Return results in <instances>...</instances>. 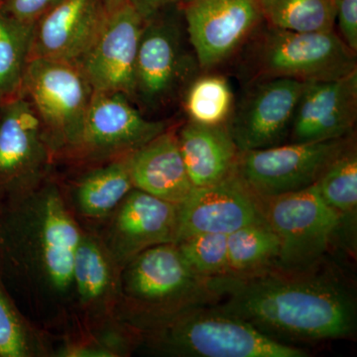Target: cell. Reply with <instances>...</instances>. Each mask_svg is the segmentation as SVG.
<instances>
[{
    "instance_id": "cell-1",
    "label": "cell",
    "mask_w": 357,
    "mask_h": 357,
    "mask_svg": "<svg viewBox=\"0 0 357 357\" xmlns=\"http://www.w3.org/2000/svg\"><path fill=\"white\" fill-rule=\"evenodd\" d=\"M208 288L215 297L213 304L279 342L337 340L356 330L351 293L312 270L218 277L208 280Z\"/></svg>"
},
{
    "instance_id": "cell-2",
    "label": "cell",
    "mask_w": 357,
    "mask_h": 357,
    "mask_svg": "<svg viewBox=\"0 0 357 357\" xmlns=\"http://www.w3.org/2000/svg\"><path fill=\"white\" fill-rule=\"evenodd\" d=\"M155 321L151 344L185 357H307L299 347L273 340L213 303L192 305Z\"/></svg>"
},
{
    "instance_id": "cell-3",
    "label": "cell",
    "mask_w": 357,
    "mask_h": 357,
    "mask_svg": "<svg viewBox=\"0 0 357 357\" xmlns=\"http://www.w3.org/2000/svg\"><path fill=\"white\" fill-rule=\"evenodd\" d=\"M243 50L250 79L283 77L311 83L357 70L356 53L335 30L294 32L263 23Z\"/></svg>"
},
{
    "instance_id": "cell-4",
    "label": "cell",
    "mask_w": 357,
    "mask_h": 357,
    "mask_svg": "<svg viewBox=\"0 0 357 357\" xmlns=\"http://www.w3.org/2000/svg\"><path fill=\"white\" fill-rule=\"evenodd\" d=\"M201 72L180 6L144 21L136 59L134 100L145 109H162L182 98Z\"/></svg>"
},
{
    "instance_id": "cell-5",
    "label": "cell",
    "mask_w": 357,
    "mask_h": 357,
    "mask_svg": "<svg viewBox=\"0 0 357 357\" xmlns=\"http://www.w3.org/2000/svg\"><path fill=\"white\" fill-rule=\"evenodd\" d=\"M260 199L265 220L280 241L277 269L295 273L314 270L340 229L337 213L319 196L316 184Z\"/></svg>"
},
{
    "instance_id": "cell-6",
    "label": "cell",
    "mask_w": 357,
    "mask_h": 357,
    "mask_svg": "<svg viewBox=\"0 0 357 357\" xmlns=\"http://www.w3.org/2000/svg\"><path fill=\"white\" fill-rule=\"evenodd\" d=\"M38 115L51 149L74 151L83 131L93 89L72 63L32 59L21 93Z\"/></svg>"
},
{
    "instance_id": "cell-7",
    "label": "cell",
    "mask_w": 357,
    "mask_h": 357,
    "mask_svg": "<svg viewBox=\"0 0 357 357\" xmlns=\"http://www.w3.org/2000/svg\"><path fill=\"white\" fill-rule=\"evenodd\" d=\"M352 138L239 152L234 174L259 199L301 191L318 182Z\"/></svg>"
},
{
    "instance_id": "cell-8",
    "label": "cell",
    "mask_w": 357,
    "mask_h": 357,
    "mask_svg": "<svg viewBox=\"0 0 357 357\" xmlns=\"http://www.w3.org/2000/svg\"><path fill=\"white\" fill-rule=\"evenodd\" d=\"M128 264L126 293L151 318L215 301L208 280L192 271L176 243L152 246Z\"/></svg>"
},
{
    "instance_id": "cell-9",
    "label": "cell",
    "mask_w": 357,
    "mask_h": 357,
    "mask_svg": "<svg viewBox=\"0 0 357 357\" xmlns=\"http://www.w3.org/2000/svg\"><path fill=\"white\" fill-rule=\"evenodd\" d=\"M180 6L202 72L241 54L264 23L258 0H183Z\"/></svg>"
},
{
    "instance_id": "cell-10",
    "label": "cell",
    "mask_w": 357,
    "mask_h": 357,
    "mask_svg": "<svg viewBox=\"0 0 357 357\" xmlns=\"http://www.w3.org/2000/svg\"><path fill=\"white\" fill-rule=\"evenodd\" d=\"M305 84L271 77L250 79L227 122L239 152L265 149L288 142L296 107Z\"/></svg>"
},
{
    "instance_id": "cell-11",
    "label": "cell",
    "mask_w": 357,
    "mask_h": 357,
    "mask_svg": "<svg viewBox=\"0 0 357 357\" xmlns=\"http://www.w3.org/2000/svg\"><path fill=\"white\" fill-rule=\"evenodd\" d=\"M50 145L31 102L20 95L0 103V197L18 201L43 173Z\"/></svg>"
},
{
    "instance_id": "cell-12",
    "label": "cell",
    "mask_w": 357,
    "mask_h": 357,
    "mask_svg": "<svg viewBox=\"0 0 357 357\" xmlns=\"http://www.w3.org/2000/svg\"><path fill=\"white\" fill-rule=\"evenodd\" d=\"M107 8L98 36L77 66L93 91L122 93L132 100L136 59L144 20L128 0Z\"/></svg>"
},
{
    "instance_id": "cell-13",
    "label": "cell",
    "mask_w": 357,
    "mask_h": 357,
    "mask_svg": "<svg viewBox=\"0 0 357 357\" xmlns=\"http://www.w3.org/2000/svg\"><path fill=\"white\" fill-rule=\"evenodd\" d=\"M167 129L165 121L144 117L128 96L93 91L74 151L88 159L121 158L144 146Z\"/></svg>"
},
{
    "instance_id": "cell-14",
    "label": "cell",
    "mask_w": 357,
    "mask_h": 357,
    "mask_svg": "<svg viewBox=\"0 0 357 357\" xmlns=\"http://www.w3.org/2000/svg\"><path fill=\"white\" fill-rule=\"evenodd\" d=\"M263 222L266 220L261 199L234 174L218 184L194 188L178 204L175 243L197 234L229 236L246 225Z\"/></svg>"
},
{
    "instance_id": "cell-15",
    "label": "cell",
    "mask_w": 357,
    "mask_h": 357,
    "mask_svg": "<svg viewBox=\"0 0 357 357\" xmlns=\"http://www.w3.org/2000/svg\"><path fill=\"white\" fill-rule=\"evenodd\" d=\"M357 121V70L305 84L287 143L323 142L354 134Z\"/></svg>"
},
{
    "instance_id": "cell-16",
    "label": "cell",
    "mask_w": 357,
    "mask_h": 357,
    "mask_svg": "<svg viewBox=\"0 0 357 357\" xmlns=\"http://www.w3.org/2000/svg\"><path fill=\"white\" fill-rule=\"evenodd\" d=\"M103 0H62L33 25L32 59L79 64L102 28Z\"/></svg>"
},
{
    "instance_id": "cell-17",
    "label": "cell",
    "mask_w": 357,
    "mask_h": 357,
    "mask_svg": "<svg viewBox=\"0 0 357 357\" xmlns=\"http://www.w3.org/2000/svg\"><path fill=\"white\" fill-rule=\"evenodd\" d=\"M178 204L133 188L117 206L110 234V249L117 262L128 263L142 251L175 243Z\"/></svg>"
},
{
    "instance_id": "cell-18",
    "label": "cell",
    "mask_w": 357,
    "mask_h": 357,
    "mask_svg": "<svg viewBox=\"0 0 357 357\" xmlns=\"http://www.w3.org/2000/svg\"><path fill=\"white\" fill-rule=\"evenodd\" d=\"M128 162L133 187L156 198L180 204L194 190L178 149L176 130L167 129L129 154Z\"/></svg>"
},
{
    "instance_id": "cell-19",
    "label": "cell",
    "mask_w": 357,
    "mask_h": 357,
    "mask_svg": "<svg viewBox=\"0 0 357 357\" xmlns=\"http://www.w3.org/2000/svg\"><path fill=\"white\" fill-rule=\"evenodd\" d=\"M176 133L194 188L218 184L234 175L239 151L227 126H202L187 121Z\"/></svg>"
},
{
    "instance_id": "cell-20",
    "label": "cell",
    "mask_w": 357,
    "mask_h": 357,
    "mask_svg": "<svg viewBox=\"0 0 357 357\" xmlns=\"http://www.w3.org/2000/svg\"><path fill=\"white\" fill-rule=\"evenodd\" d=\"M41 225V257L52 285L61 291L73 284V267L82 237L57 192L47 197Z\"/></svg>"
},
{
    "instance_id": "cell-21",
    "label": "cell",
    "mask_w": 357,
    "mask_h": 357,
    "mask_svg": "<svg viewBox=\"0 0 357 357\" xmlns=\"http://www.w3.org/2000/svg\"><path fill=\"white\" fill-rule=\"evenodd\" d=\"M319 196L340 218V234L356 243L357 213V150L354 138L333 160L316 183Z\"/></svg>"
},
{
    "instance_id": "cell-22",
    "label": "cell",
    "mask_w": 357,
    "mask_h": 357,
    "mask_svg": "<svg viewBox=\"0 0 357 357\" xmlns=\"http://www.w3.org/2000/svg\"><path fill=\"white\" fill-rule=\"evenodd\" d=\"M280 241L267 222L253 223L227 236L225 276L248 277L277 269Z\"/></svg>"
},
{
    "instance_id": "cell-23",
    "label": "cell",
    "mask_w": 357,
    "mask_h": 357,
    "mask_svg": "<svg viewBox=\"0 0 357 357\" xmlns=\"http://www.w3.org/2000/svg\"><path fill=\"white\" fill-rule=\"evenodd\" d=\"M128 156L96 169L79 182L77 201L84 215L93 218L107 217L133 189Z\"/></svg>"
},
{
    "instance_id": "cell-24",
    "label": "cell",
    "mask_w": 357,
    "mask_h": 357,
    "mask_svg": "<svg viewBox=\"0 0 357 357\" xmlns=\"http://www.w3.org/2000/svg\"><path fill=\"white\" fill-rule=\"evenodd\" d=\"M181 100L188 121L208 126H227L236 105L227 77L213 70L199 73Z\"/></svg>"
},
{
    "instance_id": "cell-25",
    "label": "cell",
    "mask_w": 357,
    "mask_h": 357,
    "mask_svg": "<svg viewBox=\"0 0 357 357\" xmlns=\"http://www.w3.org/2000/svg\"><path fill=\"white\" fill-rule=\"evenodd\" d=\"M263 22L294 32L335 30V0H258Z\"/></svg>"
},
{
    "instance_id": "cell-26",
    "label": "cell",
    "mask_w": 357,
    "mask_h": 357,
    "mask_svg": "<svg viewBox=\"0 0 357 357\" xmlns=\"http://www.w3.org/2000/svg\"><path fill=\"white\" fill-rule=\"evenodd\" d=\"M32 30L0 9V103L21 93Z\"/></svg>"
},
{
    "instance_id": "cell-27",
    "label": "cell",
    "mask_w": 357,
    "mask_h": 357,
    "mask_svg": "<svg viewBox=\"0 0 357 357\" xmlns=\"http://www.w3.org/2000/svg\"><path fill=\"white\" fill-rule=\"evenodd\" d=\"M73 283L84 304L98 302L109 289L112 272L109 259L102 249L91 239H82L77 249Z\"/></svg>"
},
{
    "instance_id": "cell-28",
    "label": "cell",
    "mask_w": 357,
    "mask_h": 357,
    "mask_svg": "<svg viewBox=\"0 0 357 357\" xmlns=\"http://www.w3.org/2000/svg\"><path fill=\"white\" fill-rule=\"evenodd\" d=\"M176 244L188 266L201 278L210 280L227 275V234H197Z\"/></svg>"
},
{
    "instance_id": "cell-29",
    "label": "cell",
    "mask_w": 357,
    "mask_h": 357,
    "mask_svg": "<svg viewBox=\"0 0 357 357\" xmlns=\"http://www.w3.org/2000/svg\"><path fill=\"white\" fill-rule=\"evenodd\" d=\"M30 354L31 345L24 321L0 284V357H26Z\"/></svg>"
},
{
    "instance_id": "cell-30",
    "label": "cell",
    "mask_w": 357,
    "mask_h": 357,
    "mask_svg": "<svg viewBox=\"0 0 357 357\" xmlns=\"http://www.w3.org/2000/svg\"><path fill=\"white\" fill-rule=\"evenodd\" d=\"M62 0H3L0 9L14 20L33 26L52 7Z\"/></svg>"
},
{
    "instance_id": "cell-31",
    "label": "cell",
    "mask_w": 357,
    "mask_h": 357,
    "mask_svg": "<svg viewBox=\"0 0 357 357\" xmlns=\"http://www.w3.org/2000/svg\"><path fill=\"white\" fill-rule=\"evenodd\" d=\"M335 26L340 39L357 53V0H335Z\"/></svg>"
},
{
    "instance_id": "cell-32",
    "label": "cell",
    "mask_w": 357,
    "mask_h": 357,
    "mask_svg": "<svg viewBox=\"0 0 357 357\" xmlns=\"http://www.w3.org/2000/svg\"><path fill=\"white\" fill-rule=\"evenodd\" d=\"M129 4L133 7L143 20L147 21L155 15L171 8L178 6L183 0H128Z\"/></svg>"
},
{
    "instance_id": "cell-33",
    "label": "cell",
    "mask_w": 357,
    "mask_h": 357,
    "mask_svg": "<svg viewBox=\"0 0 357 357\" xmlns=\"http://www.w3.org/2000/svg\"><path fill=\"white\" fill-rule=\"evenodd\" d=\"M122 1V0H103L105 2V6H114V4L119 3V2Z\"/></svg>"
}]
</instances>
